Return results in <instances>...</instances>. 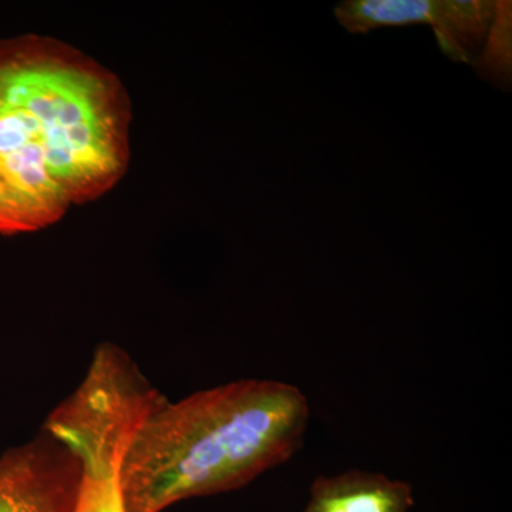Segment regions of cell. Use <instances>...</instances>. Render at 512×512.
Listing matches in <instances>:
<instances>
[{"mask_svg":"<svg viewBox=\"0 0 512 512\" xmlns=\"http://www.w3.org/2000/svg\"><path fill=\"white\" fill-rule=\"evenodd\" d=\"M352 33L379 28L430 25L441 52L456 62H473L493 26L497 2L487 0H348L335 9Z\"/></svg>","mask_w":512,"mask_h":512,"instance_id":"4","label":"cell"},{"mask_svg":"<svg viewBox=\"0 0 512 512\" xmlns=\"http://www.w3.org/2000/svg\"><path fill=\"white\" fill-rule=\"evenodd\" d=\"M413 488L380 473L352 470L318 477L303 512H410Z\"/></svg>","mask_w":512,"mask_h":512,"instance_id":"6","label":"cell"},{"mask_svg":"<svg viewBox=\"0 0 512 512\" xmlns=\"http://www.w3.org/2000/svg\"><path fill=\"white\" fill-rule=\"evenodd\" d=\"M510 3L497 2V13L493 29L488 32L487 52L481 56L480 66L483 73L491 74L495 79L507 80L511 66V15L507 16Z\"/></svg>","mask_w":512,"mask_h":512,"instance_id":"7","label":"cell"},{"mask_svg":"<svg viewBox=\"0 0 512 512\" xmlns=\"http://www.w3.org/2000/svg\"><path fill=\"white\" fill-rule=\"evenodd\" d=\"M123 83L53 37L0 40V234L40 231L97 200L130 163Z\"/></svg>","mask_w":512,"mask_h":512,"instance_id":"1","label":"cell"},{"mask_svg":"<svg viewBox=\"0 0 512 512\" xmlns=\"http://www.w3.org/2000/svg\"><path fill=\"white\" fill-rule=\"evenodd\" d=\"M305 394L271 380H239L180 402L164 400L140 424L121 466L127 512H163L237 490L302 447Z\"/></svg>","mask_w":512,"mask_h":512,"instance_id":"2","label":"cell"},{"mask_svg":"<svg viewBox=\"0 0 512 512\" xmlns=\"http://www.w3.org/2000/svg\"><path fill=\"white\" fill-rule=\"evenodd\" d=\"M79 481V460L42 429L0 456V512H72Z\"/></svg>","mask_w":512,"mask_h":512,"instance_id":"5","label":"cell"},{"mask_svg":"<svg viewBox=\"0 0 512 512\" xmlns=\"http://www.w3.org/2000/svg\"><path fill=\"white\" fill-rule=\"evenodd\" d=\"M164 400L123 349L111 343L96 349L82 383L42 427L79 460L72 512H127L124 454L140 424Z\"/></svg>","mask_w":512,"mask_h":512,"instance_id":"3","label":"cell"}]
</instances>
